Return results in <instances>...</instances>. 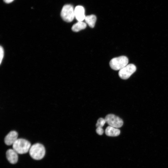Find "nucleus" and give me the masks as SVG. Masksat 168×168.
<instances>
[{"instance_id":"nucleus-6","label":"nucleus","mask_w":168,"mask_h":168,"mask_svg":"<svg viewBox=\"0 0 168 168\" xmlns=\"http://www.w3.org/2000/svg\"><path fill=\"white\" fill-rule=\"evenodd\" d=\"M105 119L106 123L109 126L115 128H120L123 124L122 119L114 114H108L105 116Z\"/></svg>"},{"instance_id":"nucleus-7","label":"nucleus","mask_w":168,"mask_h":168,"mask_svg":"<svg viewBox=\"0 0 168 168\" xmlns=\"http://www.w3.org/2000/svg\"><path fill=\"white\" fill-rule=\"evenodd\" d=\"M18 134L16 131H12L10 132L5 138V143L8 146L12 145L18 139Z\"/></svg>"},{"instance_id":"nucleus-9","label":"nucleus","mask_w":168,"mask_h":168,"mask_svg":"<svg viewBox=\"0 0 168 168\" xmlns=\"http://www.w3.org/2000/svg\"><path fill=\"white\" fill-rule=\"evenodd\" d=\"M7 158L8 161L11 164L16 163L18 160L17 153L13 149H9L6 152Z\"/></svg>"},{"instance_id":"nucleus-11","label":"nucleus","mask_w":168,"mask_h":168,"mask_svg":"<svg viewBox=\"0 0 168 168\" xmlns=\"http://www.w3.org/2000/svg\"><path fill=\"white\" fill-rule=\"evenodd\" d=\"M106 123L105 119L100 118L97 121L96 124V133L99 135H101L104 133V130L102 128L103 127Z\"/></svg>"},{"instance_id":"nucleus-14","label":"nucleus","mask_w":168,"mask_h":168,"mask_svg":"<svg viewBox=\"0 0 168 168\" xmlns=\"http://www.w3.org/2000/svg\"><path fill=\"white\" fill-rule=\"evenodd\" d=\"M0 63L1 64L4 55V51L3 47L1 46L0 48Z\"/></svg>"},{"instance_id":"nucleus-4","label":"nucleus","mask_w":168,"mask_h":168,"mask_svg":"<svg viewBox=\"0 0 168 168\" xmlns=\"http://www.w3.org/2000/svg\"><path fill=\"white\" fill-rule=\"evenodd\" d=\"M61 16L65 21L69 22L73 21L74 17V9L70 4H66L63 7L61 12Z\"/></svg>"},{"instance_id":"nucleus-10","label":"nucleus","mask_w":168,"mask_h":168,"mask_svg":"<svg viewBox=\"0 0 168 168\" xmlns=\"http://www.w3.org/2000/svg\"><path fill=\"white\" fill-rule=\"evenodd\" d=\"M105 133L108 136L116 137L119 135L120 130L118 128L109 126L105 129Z\"/></svg>"},{"instance_id":"nucleus-3","label":"nucleus","mask_w":168,"mask_h":168,"mask_svg":"<svg viewBox=\"0 0 168 168\" xmlns=\"http://www.w3.org/2000/svg\"><path fill=\"white\" fill-rule=\"evenodd\" d=\"M128 62L127 57L122 56L112 58L110 61L111 68L115 70H119L125 67Z\"/></svg>"},{"instance_id":"nucleus-12","label":"nucleus","mask_w":168,"mask_h":168,"mask_svg":"<svg viewBox=\"0 0 168 168\" xmlns=\"http://www.w3.org/2000/svg\"><path fill=\"white\" fill-rule=\"evenodd\" d=\"M85 20L87 24L91 28H93L94 27L96 20V17L94 15H91L86 16Z\"/></svg>"},{"instance_id":"nucleus-13","label":"nucleus","mask_w":168,"mask_h":168,"mask_svg":"<svg viewBox=\"0 0 168 168\" xmlns=\"http://www.w3.org/2000/svg\"><path fill=\"white\" fill-rule=\"evenodd\" d=\"M86 27V23L82 21H78L72 26V30L74 32H77L85 29Z\"/></svg>"},{"instance_id":"nucleus-15","label":"nucleus","mask_w":168,"mask_h":168,"mask_svg":"<svg viewBox=\"0 0 168 168\" xmlns=\"http://www.w3.org/2000/svg\"><path fill=\"white\" fill-rule=\"evenodd\" d=\"M4 2L6 3H10L12 2L14 0H3Z\"/></svg>"},{"instance_id":"nucleus-1","label":"nucleus","mask_w":168,"mask_h":168,"mask_svg":"<svg viewBox=\"0 0 168 168\" xmlns=\"http://www.w3.org/2000/svg\"><path fill=\"white\" fill-rule=\"evenodd\" d=\"M31 146L30 142L23 138H18L12 145L13 149L19 154L27 153Z\"/></svg>"},{"instance_id":"nucleus-2","label":"nucleus","mask_w":168,"mask_h":168,"mask_svg":"<svg viewBox=\"0 0 168 168\" xmlns=\"http://www.w3.org/2000/svg\"><path fill=\"white\" fill-rule=\"evenodd\" d=\"M30 156L35 160H40L44 156L45 150L44 146L40 143H36L31 146L29 150Z\"/></svg>"},{"instance_id":"nucleus-8","label":"nucleus","mask_w":168,"mask_h":168,"mask_svg":"<svg viewBox=\"0 0 168 168\" xmlns=\"http://www.w3.org/2000/svg\"><path fill=\"white\" fill-rule=\"evenodd\" d=\"M85 9L81 6H77L74 9L75 17L79 21H82L85 20L86 16Z\"/></svg>"},{"instance_id":"nucleus-5","label":"nucleus","mask_w":168,"mask_h":168,"mask_svg":"<svg viewBox=\"0 0 168 168\" xmlns=\"http://www.w3.org/2000/svg\"><path fill=\"white\" fill-rule=\"evenodd\" d=\"M136 70V67L134 64H128L119 70V76L122 79H127L135 72Z\"/></svg>"}]
</instances>
